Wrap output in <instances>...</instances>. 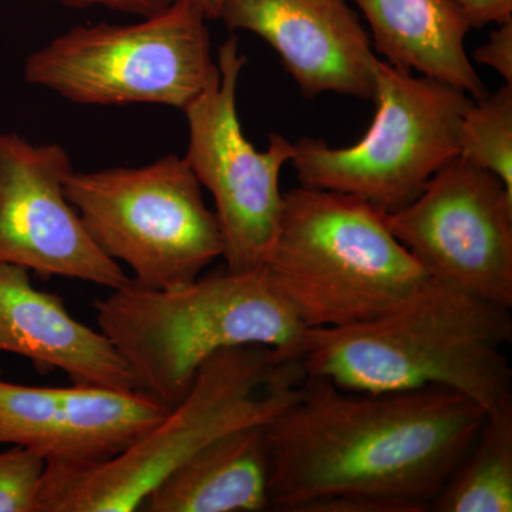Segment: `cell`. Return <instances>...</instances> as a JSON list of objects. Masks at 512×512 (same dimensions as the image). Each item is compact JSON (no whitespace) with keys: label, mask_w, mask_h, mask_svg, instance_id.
I'll list each match as a JSON object with an SVG mask.
<instances>
[{"label":"cell","mask_w":512,"mask_h":512,"mask_svg":"<svg viewBox=\"0 0 512 512\" xmlns=\"http://www.w3.org/2000/svg\"><path fill=\"white\" fill-rule=\"evenodd\" d=\"M208 19L191 0L128 25L67 30L26 59L32 86L84 106L161 104L185 110L218 74Z\"/></svg>","instance_id":"cell-6"},{"label":"cell","mask_w":512,"mask_h":512,"mask_svg":"<svg viewBox=\"0 0 512 512\" xmlns=\"http://www.w3.org/2000/svg\"><path fill=\"white\" fill-rule=\"evenodd\" d=\"M73 171L66 148L0 133V262L40 278L90 282L114 291L131 281L90 237L64 181Z\"/></svg>","instance_id":"cell-11"},{"label":"cell","mask_w":512,"mask_h":512,"mask_svg":"<svg viewBox=\"0 0 512 512\" xmlns=\"http://www.w3.org/2000/svg\"><path fill=\"white\" fill-rule=\"evenodd\" d=\"M93 308L138 390L168 407L184 399L215 353L256 345L299 359L308 330L264 266L225 268L171 289H146L130 281L96 299Z\"/></svg>","instance_id":"cell-3"},{"label":"cell","mask_w":512,"mask_h":512,"mask_svg":"<svg viewBox=\"0 0 512 512\" xmlns=\"http://www.w3.org/2000/svg\"><path fill=\"white\" fill-rule=\"evenodd\" d=\"M474 59L503 76L505 83H512V20L497 25L488 42L478 47Z\"/></svg>","instance_id":"cell-21"},{"label":"cell","mask_w":512,"mask_h":512,"mask_svg":"<svg viewBox=\"0 0 512 512\" xmlns=\"http://www.w3.org/2000/svg\"><path fill=\"white\" fill-rule=\"evenodd\" d=\"M485 417L474 400L446 387L353 392L305 376L265 426L271 508L430 511Z\"/></svg>","instance_id":"cell-1"},{"label":"cell","mask_w":512,"mask_h":512,"mask_svg":"<svg viewBox=\"0 0 512 512\" xmlns=\"http://www.w3.org/2000/svg\"><path fill=\"white\" fill-rule=\"evenodd\" d=\"M0 376H2V370H0Z\"/></svg>","instance_id":"cell-24"},{"label":"cell","mask_w":512,"mask_h":512,"mask_svg":"<svg viewBox=\"0 0 512 512\" xmlns=\"http://www.w3.org/2000/svg\"><path fill=\"white\" fill-rule=\"evenodd\" d=\"M386 222L431 281L512 308V195L497 175L451 158Z\"/></svg>","instance_id":"cell-10"},{"label":"cell","mask_w":512,"mask_h":512,"mask_svg":"<svg viewBox=\"0 0 512 512\" xmlns=\"http://www.w3.org/2000/svg\"><path fill=\"white\" fill-rule=\"evenodd\" d=\"M510 312L430 281L377 318L306 330L299 363L306 377L353 392L440 386L493 414L512 406Z\"/></svg>","instance_id":"cell-2"},{"label":"cell","mask_w":512,"mask_h":512,"mask_svg":"<svg viewBox=\"0 0 512 512\" xmlns=\"http://www.w3.org/2000/svg\"><path fill=\"white\" fill-rule=\"evenodd\" d=\"M265 426L229 431L148 494V512H259L271 508Z\"/></svg>","instance_id":"cell-15"},{"label":"cell","mask_w":512,"mask_h":512,"mask_svg":"<svg viewBox=\"0 0 512 512\" xmlns=\"http://www.w3.org/2000/svg\"><path fill=\"white\" fill-rule=\"evenodd\" d=\"M430 511H512V406L487 414Z\"/></svg>","instance_id":"cell-17"},{"label":"cell","mask_w":512,"mask_h":512,"mask_svg":"<svg viewBox=\"0 0 512 512\" xmlns=\"http://www.w3.org/2000/svg\"><path fill=\"white\" fill-rule=\"evenodd\" d=\"M218 74L184 113L188 150L184 160L211 192L220 224L225 268H261L274 245L284 194L279 177L291 163L293 143L271 134L269 146L256 150L239 121L237 87L247 56L239 53L238 37L231 36L218 50Z\"/></svg>","instance_id":"cell-9"},{"label":"cell","mask_w":512,"mask_h":512,"mask_svg":"<svg viewBox=\"0 0 512 512\" xmlns=\"http://www.w3.org/2000/svg\"><path fill=\"white\" fill-rule=\"evenodd\" d=\"M376 113L353 146L319 138L293 143L291 163L302 187L343 192L386 212L413 201L427 181L460 153V128L474 100L463 90L414 76L379 60Z\"/></svg>","instance_id":"cell-8"},{"label":"cell","mask_w":512,"mask_h":512,"mask_svg":"<svg viewBox=\"0 0 512 512\" xmlns=\"http://www.w3.org/2000/svg\"><path fill=\"white\" fill-rule=\"evenodd\" d=\"M470 29L512 20V0H446Z\"/></svg>","instance_id":"cell-20"},{"label":"cell","mask_w":512,"mask_h":512,"mask_svg":"<svg viewBox=\"0 0 512 512\" xmlns=\"http://www.w3.org/2000/svg\"><path fill=\"white\" fill-rule=\"evenodd\" d=\"M264 268L308 329L377 318L431 281L387 227L386 211L302 185L284 194Z\"/></svg>","instance_id":"cell-5"},{"label":"cell","mask_w":512,"mask_h":512,"mask_svg":"<svg viewBox=\"0 0 512 512\" xmlns=\"http://www.w3.org/2000/svg\"><path fill=\"white\" fill-rule=\"evenodd\" d=\"M204 13L208 20H217L220 18L222 3L224 0H191Z\"/></svg>","instance_id":"cell-23"},{"label":"cell","mask_w":512,"mask_h":512,"mask_svg":"<svg viewBox=\"0 0 512 512\" xmlns=\"http://www.w3.org/2000/svg\"><path fill=\"white\" fill-rule=\"evenodd\" d=\"M201 188L177 154L138 168L73 170L64 181L90 237L146 289L188 284L222 258L220 224Z\"/></svg>","instance_id":"cell-7"},{"label":"cell","mask_w":512,"mask_h":512,"mask_svg":"<svg viewBox=\"0 0 512 512\" xmlns=\"http://www.w3.org/2000/svg\"><path fill=\"white\" fill-rule=\"evenodd\" d=\"M305 379L298 359L266 346L215 353L177 406L106 463L46 466L37 512H133L164 478L229 431L266 426Z\"/></svg>","instance_id":"cell-4"},{"label":"cell","mask_w":512,"mask_h":512,"mask_svg":"<svg viewBox=\"0 0 512 512\" xmlns=\"http://www.w3.org/2000/svg\"><path fill=\"white\" fill-rule=\"evenodd\" d=\"M43 2L59 3L72 9L103 8L144 18L167 8L174 0H43Z\"/></svg>","instance_id":"cell-22"},{"label":"cell","mask_w":512,"mask_h":512,"mask_svg":"<svg viewBox=\"0 0 512 512\" xmlns=\"http://www.w3.org/2000/svg\"><path fill=\"white\" fill-rule=\"evenodd\" d=\"M46 460L29 448L0 453V512H37Z\"/></svg>","instance_id":"cell-19"},{"label":"cell","mask_w":512,"mask_h":512,"mask_svg":"<svg viewBox=\"0 0 512 512\" xmlns=\"http://www.w3.org/2000/svg\"><path fill=\"white\" fill-rule=\"evenodd\" d=\"M372 32L373 50L403 72L440 80L473 100L487 96L466 52L468 25L446 0H353Z\"/></svg>","instance_id":"cell-16"},{"label":"cell","mask_w":512,"mask_h":512,"mask_svg":"<svg viewBox=\"0 0 512 512\" xmlns=\"http://www.w3.org/2000/svg\"><path fill=\"white\" fill-rule=\"evenodd\" d=\"M170 410L141 390L0 379V444L36 451L50 467H93L143 439Z\"/></svg>","instance_id":"cell-12"},{"label":"cell","mask_w":512,"mask_h":512,"mask_svg":"<svg viewBox=\"0 0 512 512\" xmlns=\"http://www.w3.org/2000/svg\"><path fill=\"white\" fill-rule=\"evenodd\" d=\"M503 181L512 195V83L474 101L460 128V153Z\"/></svg>","instance_id":"cell-18"},{"label":"cell","mask_w":512,"mask_h":512,"mask_svg":"<svg viewBox=\"0 0 512 512\" xmlns=\"http://www.w3.org/2000/svg\"><path fill=\"white\" fill-rule=\"evenodd\" d=\"M0 353L25 357L39 370L57 369L73 384L138 390L116 346L70 315L56 293L40 291L30 271L0 262Z\"/></svg>","instance_id":"cell-14"},{"label":"cell","mask_w":512,"mask_h":512,"mask_svg":"<svg viewBox=\"0 0 512 512\" xmlns=\"http://www.w3.org/2000/svg\"><path fill=\"white\" fill-rule=\"evenodd\" d=\"M218 19L262 37L305 96L375 99L380 59L348 0H224Z\"/></svg>","instance_id":"cell-13"}]
</instances>
